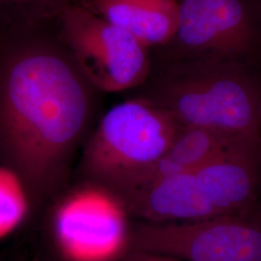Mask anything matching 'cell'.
Here are the masks:
<instances>
[{"mask_svg": "<svg viewBox=\"0 0 261 261\" xmlns=\"http://www.w3.org/2000/svg\"><path fill=\"white\" fill-rule=\"evenodd\" d=\"M75 0H0V10L7 12L11 19L19 20V25L39 24L59 17L61 12Z\"/></svg>", "mask_w": 261, "mask_h": 261, "instance_id": "obj_10", "label": "cell"}, {"mask_svg": "<svg viewBox=\"0 0 261 261\" xmlns=\"http://www.w3.org/2000/svg\"><path fill=\"white\" fill-rule=\"evenodd\" d=\"M59 37L100 92L139 88L152 72L150 48L126 30L74 1L61 12Z\"/></svg>", "mask_w": 261, "mask_h": 261, "instance_id": "obj_5", "label": "cell"}, {"mask_svg": "<svg viewBox=\"0 0 261 261\" xmlns=\"http://www.w3.org/2000/svg\"><path fill=\"white\" fill-rule=\"evenodd\" d=\"M260 1H261V0H260Z\"/></svg>", "mask_w": 261, "mask_h": 261, "instance_id": "obj_14", "label": "cell"}, {"mask_svg": "<svg viewBox=\"0 0 261 261\" xmlns=\"http://www.w3.org/2000/svg\"><path fill=\"white\" fill-rule=\"evenodd\" d=\"M255 69L211 60L162 62L136 97L184 127L261 143V82Z\"/></svg>", "mask_w": 261, "mask_h": 261, "instance_id": "obj_2", "label": "cell"}, {"mask_svg": "<svg viewBox=\"0 0 261 261\" xmlns=\"http://www.w3.org/2000/svg\"><path fill=\"white\" fill-rule=\"evenodd\" d=\"M182 125L168 112L140 98L112 107L83 146L82 184L119 201L167 152Z\"/></svg>", "mask_w": 261, "mask_h": 261, "instance_id": "obj_3", "label": "cell"}, {"mask_svg": "<svg viewBox=\"0 0 261 261\" xmlns=\"http://www.w3.org/2000/svg\"><path fill=\"white\" fill-rule=\"evenodd\" d=\"M37 25H19L0 42V168L34 218L69 190L100 92L60 37Z\"/></svg>", "mask_w": 261, "mask_h": 261, "instance_id": "obj_1", "label": "cell"}, {"mask_svg": "<svg viewBox=\"0 0 261 261\" xmlns=\"http://www.w3.org/2000/svg\"><path fill=\"white\" fill-rule=\"evenodd\" d=\"M176 32L164 61L211 60L256 68L261 61L260 0H178Z\"/></svg>", "mask_w": 261, "mask_h": 261, "instance_id": "obj_4", "label": "cell"}, {"mask_svg": "<svg viewBox=\"0 0 261 261\" xmlns=\"http://www.w3.org/2000/svg\"><path fill=\"white\" fill-rule=\"evenodd\" d=\"M149 47H165L179 19L178 0H75Z\"/></svg>", "mask_w": 261, "mask_h": 261, "instance_id": "obj_8", "label": "cell"}, {"mask_svg": "<svg viewBox=\"0 0 261 261\" xmlns=\"http://www.w3.org/2000/svg\"><path fill=\"white\" fill-rule=\"evenodd\" d=\"M245 145L261 146V143L236 139L205 128L183 126L167 152L125 196L161 179L194 171L225 152Z\"/></svg>", "mask_w": 261, "mask_h": 261, "instance_id": "obj_9", "label": "cell"}, {"mask_svg": "<svg viewBox=\"0 0 261 261\" xmlns=\"http://www.w3.org/2000/svg\"><path fill=\"white\" fill-rule=\"evenodd\" d=\"M44 261H54L53 259H50V258H47V259H45Z\"/></svg>", "mask_w": 261, "mask_h": 261, "instance_id": "obj_13", "label": "cell"}, {"mask_svg": "<svg viewBox=\"0 0 261 261\" xmlns=\"http://www.w3.org/2000/svg\"><path fill=\"white\" fill-rule=\"evenodd\" d=\"M118 261H182L177 258L159 253L143 252L138 250H127Z\"/></svg>", "mask_w": 261, "mask_h": 261, "instance_id": "obj_12", "label": "cell"}, {"mask_svg": "<svg viewBox=\"0 0 261 261\" xmlns=\"http://www.w3.org/2000/svg\"><path fill=\"white\" fill-rule=\"evenodd\" d=\"M46 216L68 261H118L128 250L130 217L103 190L86 184L68 190Z\"/></svg>", "mask_w": 261, "mask_h": 261, "instance_id": "obj_7", "label": "cell"}, {"mask_svg": "<svg viewBox=\"0 0 261 261\" xmlns=\"http://www.w3.org/2000/svg\"><path fill=\"white\" fill-rule=\"evenodd\" d=\"M128 250L182 261H261V219L252 211L209 219L130 224Z\"/></svg>", "mask_w": 261, "mask_h": 261, "instance_id": "obj_6", "label": "cell"}, {"mask_svg": "<svg viewBox=\"0 0 261 261\" xmlns=\"http://www.w3.org/2000/svg\"><path fill=\"white\" fill-rule=\"evenodd\" d=\"M23 199H19L5 183L0 182V233L17 224L23 214Z\"/></svg>", "mask_w": 261, "mask_h": 261, "instance_id": "obj_11", "label": "cell"}]
</instances>
